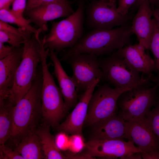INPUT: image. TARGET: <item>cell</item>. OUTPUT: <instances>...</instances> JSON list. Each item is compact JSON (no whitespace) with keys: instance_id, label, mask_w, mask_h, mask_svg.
Wrapping results in <instances>:
<instances>
[{"instance_id":"1","label":"cell","mask_w":159,"mask_h":159,"mask_svg":"<svg viewBox=\"0 0 159 159\" xmlns=\"http://www.w3.org/2000/svg\"><path fill=\"white\" fill-rule=\"evenodd\" d=\"M42 80L41 67L40 66L31 87L14 107L10 139L15 145L28 135L35 132L39 127L40 120L42 119Z\"/></svg>"},{"instance_id":"30","label":"cell","mask_w":159,"mask_h":159,"mask_svg":"<svg viewBox=\"0 0 159 159\" xmlns=\"http://www.w3.org/2000/svg\"><path fill=\"white\" fill-rule=\"evenodd\" d=\"M0 153L1 159H24L18 152L13 150L5 144L0 145Z\"/></svg>"},{"instance_id":"7","label":"cell","mask_w":159,"mask_h":159,"mask_svg":"<svg viewBox=\"0 0 159 159\" xmlns=\"http://www.w3.org/2000/svg\"><path fill=\"white\" fill-rule=\"evenodd\" d=\"M140 85L122 93L119 97L117 105L120 113L125 121L146 116L155 105L159 84L151 87Z\"/></svg>"},{"instance_id":"24","label":"cell","mask_w":159,"mask_h":159,"mask_svg":"<svg viewBox=\"0 0 159 159\" xmlns=\"http://www.w3.org/2000/svg\"><path fill=\"white\" fill-rule=\"evenodd\" d=\"M145 116L159 143V97H157L155 105Z\"/></svg>"},{"instance_id":"28","label":"cell","mask_w":159,"mask_h":159,"mask_svg":"<svg viewBox=\"0 0 159 159\" xmlns=\"http://www.w3.org/2000/svg\"><path fill=\"white\" fill-rule=\"evenodd\" d=\"M0 30L13 33L22 36L28 40L32 37V32L26 29L15 28L9 23L0 20Z\"/></svg>"},{"instance_id":"21","label":"cell","mask_w":159,"mask_h":159,"mask_svg":"<svg viewBox=\"0 0 159 159\" xmlns=\"http://www.w3.org/2000/svg\"><path fill=\"white\" fill-rule=\"evenodd\" d=\"M15 145V150L24 159L44 158L40 138L35 132L28 135Z\"/></svg>"},{"instance_id":"5","label":"cell","mask_w":159,"mask_h":159,"mask_svg":"<svg viewBox=\"0 0 159 159\" xmlns=\"http://www.w3.org/2000/svg\"><path fill=\"white\" fill-rule=\"evenodd\" d=\"M42 76L41 92L42 119L44 123L56 128L67 111L59 88L50 73L47 62L49 51L41 49Z\"/></svg>"},{"instance_id":"39","label":"cell","mask_w":159,"mask_h":159,"mask_svg":"<svg viewBox=\"0 0 159 159\" xmlns=\"http://www.w3.org/2000/svg\"><path fill=\"white\" fill-rule=\"evenodd\" d=\"M103 2H108L109 1V0H99Z\"/></svg>"},{"instance_id":"14","label":"cell","mask_w":159,"mask_h":159,"mask_svg":"<svg viewBox=\"0 0 159 159\" xmlns=\"http://www.w3.org/2000/svg\"><path fill=\"white\" fill-rule=\"evenodd\" d=\"M74 11L71 3L66 2H54L43 4L25 12L31 23L36 24L42 31L47 29L49 21L61 17H67Z\"/></svg>"},{"instance_id":"3","label":"cell","mask_w":159,"mask_h":159,"mask_svg":"<svg viewBox=\"0 0 159 159\" xmlns=\"http://www.w3.org/2000/svg\"><path fill=\"white\" fill-rule=\"evenodd\" d=\"M39 37H33L23 44L21 60L16 71L13 86L5 100L14 106L27 92L37 76L41 54Z\"/></svg>"},{"instance_id":"27","label":"cell","mask_w":159,"mask_h":159,"mask_svg":"<svg viewBox=\"0 0 159 159\" xmlns=\"http://www.w3.org/2000/svg\"><path fill=\"white\" fill-rule=\"evenodd\" d=\"M69 136V145L68 150L72 153L76 154L85 148L86 143L82 135L74 134Z\"/></svg>"},{"instance_id":"22","label":"cell","mask_w":159,"mask_h":159,"mask_svg":"<svg viewBox=\"0 0 159 159\" xmlns=\"http://www.w3.org/2000/svg\"><path fill=\"white\" fill-rule=\"evenodd\" d=\"M14 106L6 101L0 103V145L5 144L10 137Z\"/></svg>"},{"instance_id":"12","label":"cell","mask_w":159,"mask_h":159,"mask_svg":"<svg viewBox=\"0 0 159 159\" xmlns=\"http://www.w3.org/2000/svg\"><path fill=\"white\" fill-rule=\"evenodd\" d=\"M124 139L133 141L143 153L159 152V143L145 116L125 121Z\"/></svg>"},{"instance_id":"15","label":"cell","mask_w":159,"mask_h":159,"mask_svg":"<svg viewBox=\"0 0 159 159\" xmlns=\"http://www.w3.org/2000/svg\"><path fill=\"white\" fill-rule=\"evenodd\" d=\"M140 5L136 14L133 18L131 29L136 36L139 44L145 49H150L154 31L153 9L150 2L146 0L139 2Z\"/></svg>"},{"instance_id":"20","label":"cell","mask_w":159,"mask_h":159,"mask_svg":"<svg viewBox=\"0 0 159 159\" xmlns=\"http://www.w3.org/2000/svg\"><path fill=\"white\" fill-rule=\"evenodd\" d=\"M50 127L44 123L35 131L40 138L44 158L66 159L65 155L62 153L56 144L54 137L50 131Z\"/></svg>"},{"instance_id":"34","label":"cell","mask_w":159,"mask_h":159,"mask_svg":"<svg viewBox=\"0 0 159 159\" xmlns=\"http://www.w3.org/2000/svg\"><path fill=\"white\" fill-rule=\"evenodd\" d=\"M15 47L5 45L4 43L0 42V59L11 54Z\"/></svg>"},{"instance_id":"25","label":"cell","mask_w":159,"mask_h":159,"mask_svg":"<svg viewBox=\"0 0 159 159\" xmlns=\"http://www.w3.org/2000/svg\"><path fill=\"white\" fill-rule=\"evenodd\" d=\"M153 20L154 31L151 41L150 49L154 56V60L158 73V83L159 84V26L154 19H153Z\"/></svg>"},{"instance_id":"2","label":"cell","mask_w":159,"mask_h":159,"mask_svg":"<svg viewBox=\"0 0 159 159\" xmlns=\"http://www.w3.org/2000/svg\"><path fill=\"white\" fill-rule=\"evenodd\" d=\"M133 34L127 24L111 29H93L82 37L72 47L64 52L61 59L64 61L77 54L88 53L97 56L110 55L130 44Z\"/></svg>"},{"instance_id":"26","label":"cell","mask_w":159,"mask_h":159,"mask_svg":"<svg viewBox=\"0 0 159 159\" xmlns=\"http://www.w3.org/2000/svg\"><path fill=\"white\" fill-rule=\"evenodd\" d=\"M27 40L19 35L0 30V42L16 47L21 46Z\"/></svg>"},{"instance_id":"18","label":"cell","mask_w":159,"mask_h":159,"mask_svg":"<svg viewBox=\"0 0 159 159\" xmlns=\"http://www.w3.org/2000/svg\"><path fill=\"white\" fill-rule=\"evenodd\" d=\"M125 122L120 114L117 112L94 123L91 126L90 140L124 139Z\"/></svg>"},{"instance_id":"6","label":"cell","mask_w":159,"mask_h":159,"mask_svg":"<svg viewBox=\"0 0 159 159\" xmlns=\"http://www.w3.org/2000/svg\"><path fill=\"white\" fill-rule=\"evenodd\" d=\"M144 80L131 86L112 88L107 84L100 86L93 93L90 100L84 125L91 126L94 123L117 113L118 100L125 91L140 85H145Z\"/></svg>"},{"instance_id":"33","label":"cell","mask_w":159,"mask_h":159,"mask_svg":"<svg viewBox=\"0 0 159 159\" xmlns=\"http://www.w3.org/2000/svg\"><path fill=\"white\" fill-rule=\"evenodd\" d=\"M68 1V0H27L25 11L48 3L54 2H66Z\"/></svg>"},{"instance_id":"16","label":"cell","mask_w":159,"mask_h":159,"mask_svg":"<svg viewBox=\"0 0 159 159\" xmlns=\"http://www.w3.org/2000/svg\"><path fill=\"white\" fill-rule=\"evenodd\" d=\"M23 46L15 47L9 55L0 59V102L7 98L22 59Z\"/></svg>"},{"instance_id":"31","label":"cell","mask_w":159,"mask_h":159,"mask_svg":"<svg viewBox=\"0 0 159 159\" xmlns=\"http://www.w3.org/2000/svg\"><path fill=\"white\" fill-rule=\"evenodd\" d=\"M27 0H14L12 4L11 11L17 15L24 17Z\"/></svg>"},{"instance_id":"10","label":"cell","mask_w":159,"mask_h":159,"mask_svg":"<svg viewBox=\"0 0 159 159\" xmlns=\"http://www.w3.org/2000/svg\"><path fill=\"white\" fill-rule=\"evenodd\" d=\"M117 7L109 1H93L86 13L87 25L93 29H111L127 24L132 16L130 13L122 15Z\"/></svg>"},{"instance_id":"32","label":"cell","mask_w":159,"mask_h":159,"mask_svg":"<svg viewBox=\"0 0 159 159\" xmlns=\"http://www.w3.org/2000/svg\"><path fill=\"white\" fill-rule=\"evenodd\" d=\"M139 0H118L117 11L122 15L127 14L130 8Z\"/></svg>"},{"instance_id":"4","label":"cell","mask_w":159,"mask_h":159,"mask_svg":"<svg viewBox=\"0 0 159 159\" xmlns=\"http://www.w3.org/2000/svg\"><path fill=\"white\" fill-rule=\"evenodd\" d=\"M84 17L85 6L81 1L72 14L52 23L49 32L42 39L45 48L57 54L73 47L82 37Z\"/></svg>"},{"instance_id":"13","label":"cell","mask_w":159,"mask_h":159,"mask_svg":"<svg viewBox=\"0 0 159 159\" xmlns=\"http://www.w3.org/2000/svg\"><path fill=\"white\" fill-rule=\"evenodd\" d=\"M101 80L100 79H97L84 91L72 111L56 128L59 132H63L71 135H82L90 100L95 87Z\"/></svg>"},{"instance_id":"37","label":"cell","mask_w":159,"mask_h":159,"mask_svg":"<svg viewBox=\"0 0 159 159\" xmlns=\"http://www.w3.org/2000/svg\"><path fill=\"white\" fill-rule=\"evenodd\" d=\"M143 0H139L138 2ZM148 1L151 5L153 6L159 5V0H146Z\"/></svg>"},{"instance_id":"38","label":"cell","mask_w":159,"mask_h":159,"mask_svg":"<svg viewBox=\"0 0 159 159\" xmlns=\"http://www.w3.org/2000/svg\"><path fill=\"white\" fill-rule=\"evenodd\" d=\"M109 2L112 4L116 5V0H109Z\"/></svg>"},{"instance_id":"9","label":"cell","mask_w":159,"mask_h":159,"mask_svg":"<svg viewBox=\"0 0 159 159\" xmlns=\"http://www.w3.org/2000/svg\"><path fill=\"white\" fill-rule=\"evenodd\" d=\"M70 66L72 77L77 89L85 91L98 78L103 80V73L97 56L88 53L73 55L64 61Z\"/></svg>"},{"instance_id":"35","label":"cell","mask_w":159,"mask_h":159,"mask_svg":"<svg viewBox=\"0 0 159 159\" xmlns=\"http://www.w3.org/2000/svg\"><path fill=\"white\" fill-rule=\"evenodd\" d=\"M14 0H0V10L9 9L10 5Z\"/></svg>"},{"instance_id":"17","label":"cell","mask_w":159,"mask_h":159,"mask_svg":"<svg viewBox=\"0 0 159 159\" xmlns=\"http://www.w3.org/2000/svg\"><path fill=\"white\" fill-rule=\"evenodd\" d=\"M145 50L138 43L127 45L115 52L139 72L148 76L153 75V72H157V71L154 60L145 52Z\"/></svg>"},{"instance_id":"8","label":"cell","mask_w":159,"mask_h":159,"mask_svg":"<svg viewBox=\"0 0 159 159\" xmlns=\"http://www.w3.org/2000/svg\"><path fill=\"white\" fill-rule=\"evenodd\" d=\"M103 73V80L115 87L121 88L134 85L145 78L124 59L114 52L108 56L99 59Z\"/></svg>"},{"instance_id":"36","label":"cell","mask_w":159,"mask_h":159,"mask_svg":"<svg viewBox=\"0 0 159 159\" xmlns=\"http://www.w3.org/2000/svg\"><path fill=\"white\" fill-rule=\"evenodd\" d=\"M153 16L156 24L159 26V8L153 10Z\"/></svg>"},{"instance_id":"23","label":"cell","mask_w":159,"mask_h":159,"mask_svg":"<svg viewBox=\"0 0 159 159\" xmlns=\"http://www.w3.org/2000/svg\"><path fill=\"white\" fill-rule=\"evenodd\" d=\"M0 20L8 23L15 24L19 27L30 31L34 34L42 31L39 28L37 29L32 26L28 19L17 15L10 9L0 10Z\"/></svg>"},{"instance_id":"29","label":"cell","mask_w":159,"mask_h":159,"mask_svg":"<svg viewBox=\"0 0 159 159\" xmlns=\"http://www.w3.org/2000/svg\"><path fill=\"white\" fill-rule=\"evenodd\" d=\"M54 137L55 141L58 148L61 151L68 150L69 145V136L66 133L59 131Z\"/></svg>"},{"instance_id":"19","label":"cell","mask_w":159,"mask_h":159,"mask_svg":"<svg viewBox=\"0 0 159 159\" xmlns=\"http://www.w3.org/2000/svg\"><path fill=\"white\" fill-rule=\"evenodd\" d=\"M49 56L53 64L54 73L68 112L78 102L75 85L72 77L68 75L63 68L57 54L53 50L49 49Z\"/></svg>"},{"instance_id":"11","label":"cell","mask_w":159,"mask_h":159,"mask_svg":"<svg viewBox=\"0 0 159 159\" xmlns=\"http://www.w3.org/2000/svg\"><path fill=\"white\" fill-rule=\"evenodd\" d=\"M85 155L93 159L95 157L113 159H127L133 154L143 153L132 140L123 139L89 140L86 143Z\"/></svg>"}]
</instances>
